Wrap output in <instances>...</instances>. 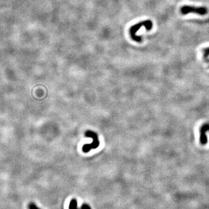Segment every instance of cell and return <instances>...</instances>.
Instances as JSON below:
<instances>
[{
  "label": "cell",
  "instance_id": "cell-1",
  "mask_svg": "<svg viewBox=\"0 0 209 209\" xmlns=\"http://www.w3.org/2000/svg\"><path fill=\"white\" fill-rule=\"evenodd\" d=\"M144 26L146 28V30L149 31L151 30L152 28L153 24L151 20H145L139 23H138L137 24L133 26L131 29H129V34L131 36V39L134 41H136L138 42H141L142 41V38L141 36H137L136 34L137 31L141 29V27Z\"/></svg>",
  "mask_w": 209,
  "mask_h": 209
},
{
  "label": "cell",
  "instance_id": "cell-2",
  "mask_svg": "<svg viewBox=\"0 0 209 209\" xmlns=\"http://www.w3.org/2000/svg\"><path fill=\"white\" fill-rule=\"evenodd\" d=\"M86 137H91L93 139L92 142L89 144H86L83 146V151L84 153H87L91 149H96L99 146V142L97 134L91 131H87L86 133Z\"/></svg>",
  "mask_w": 209,
  "mask_h": 209
},
{
  "label": "cell",
  "instance_id": "cell-3",
  "mask_svg": "<svg viewBox=\"0 0 209 209\" xmlns=\"http://www.w3.org/2000/svg\"><path fill=\"white\" fill-rule=\"evenodd\" d=\"M182 15H187L189 13H195L199 15H205L207 13V9L205 7H195L189 5H184L180 9Z\"/></svg>",
  "mask_w": 209,
  "mask_h": 209
},
{
  "label": "cell",
  "instance_id": "cell-4",
  "mask_svg": "<svg viewBox=\"0 0 209 209\" xmlns=\"http://www.w3.org/2000/svg\"><path fill=\"white\" fill-rule=\"evenodd\" d=\"M69 209H79L77 208V201L76 199H72L69 204Z\"/></svg>",
  "mask_w": 209,
  "mask_h": 209
},
{
  "label": "cell",
  "instance_id": "cell-5",
  "mask_svg": "<svg viewBox=\"0 0 209 209\" xmlns=\"http://www.w3.org/2000/svg\"><path fill=\"white\" fill-rule=\"evenodd\" d=\"M29 209H40L34 203H30L29 204Z\"/></svg>",
  "mask_w": 209,
  "mask_h": 209
},
{
  "label": "cell",
  "instance_id": "cell-6",
  "mask_svg": "<svg viewBox=\"0 0 209 209\" xmlns=\"http://www.w3.org/2000/svg\"><path fill=\"white\" fill-rule=\"evenodd\" d=\"M80 209H91V208L90 207L89 204L84 203V204H83Z\"/></svg>",
  "mask_w": 209,
  "mask_h": 209
}]
</instances>
